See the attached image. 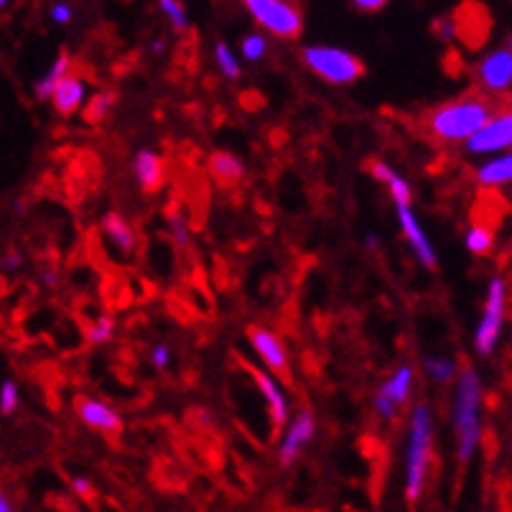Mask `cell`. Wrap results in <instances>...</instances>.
Returning a JSON list of instances; mask_svg holds the SVG:
<instances>
[{"mask_svg": "<svg viewBox=\"0 0 512 512\" xmlns=\"http://www.w3.org/2000/svg\"><path fill=\"white\" fill-rule=\"evenodd\" d=\"M497 115H500V102L490 100L482 92H467L459 100L434 107L423 118V133L439 143L467 141L469 136H474L484 123H490Z\"/></svg>", "mask_w": 512, "mask_h": 512, "instance_id": "1", "label": "cell"}, {"mask_svg": "<svg viewBox=\"0 0 512 512\" xmlns=\"http://www.w3.org/2000/svg\"><path fill=\"white\" fill-rule=\"evenodd\" d=\"M479 377L469 365H464L456 390V439H459V462H469L479 444Z\"/></svg>", "mask_w": 512, "mask_h": 512, "instance_id": "2", "label": "cell"}, {"mask_svg": "<svg viewBox=\"0 0 512 512\" xmlns=\"http://www.w3.org/2000/svg\"><path fill=\"white\" fill-rule=\"evenodd\" d=\"M428 462H431V411H428L426 403H418L416 411H413L411 444H408V474H406L408 502L421 500Z\"/></svg>", "mask_w": 512, "mask_h": 512, "instance_id": "3", "label": "cell"}, {"mask_svg": "<svg viewBox=\"0 0 512 512\" xmlns=\"http://www.w3.org/2000/svg\"><path fill=\"white\" fill-rule=\"evenodd\" d=\"M301 57L316 77L327 79L332 85H349L365 74V64L355 54L334 49V46H306Z\"/></svg>", "mask_w": 512, "mask_h": 512, "instance_id": "4", "label": "cell"}, {"mask_svg": "<svg viewBox=\"0 0 512 512\" xmlns=\"http://www.w3.org/2000/svg\"><path fill=\"white\" fill-rule=\"evenodd\" d=\"M245 8L278 39H296L304 29V16L296 0H245Z\"/></svg>", "mask_w": 512, "mask_h": 512, "instance_id": "5", "label": "cell"}, {"mask_svg": "<svg viewBox=\"0 0 512 512\" xmlns=\"http://www.w3.org/2000/svg\"><path fill=\"white\" fill-rule=\"evenodd\" d=\"M502 319H505V281L495 278L490 283L487 304H484L482 324L477 329V352L479 355H492L497 339H500Z\"/></svg>", "mask_w": 512, "mask_h": 512, "instance_id": "6", "label": "cell"}, {"mask_svg": "<svg viewBox=\"0 0 512 512\" xmlns=\"http://www.w3.org/2000/svg\"><path fill=\"white\" fill-rule=\"evenodd\" d=\"M477 82L482 90L492 92V95H507L512 82V54L510 49H497L477 64Z\"/></svg>", "mask_w": 512, "mask_h": 512, "instance_id": "7", "label": "cell"}, {"mask_svg": "<svg viewBox=\"0 0 512 512\" xmlns=\"http://www.w3.org/2000/svg\"><path fill=\"white\" fill-rule=\"evenodd\" d=\"M248 337H250V342H253L255 352L263 357L265 365L271 367V370L281 377L283 383H291L293 380L291 367H288V355H286V349H283L281 339L263 327H250Z\"/></svg>", "mask_w": 512, "mask_h": 512, "instance_id": "8", "label": "cell"}, {"mask_svg": "<svg viewBox=\"0 0 512 512\" xmlns=\"http://www.w3.org/2000/svg\"><path fill=\"white\" fill-rule=\"evenodd\" d=\"M512 141V118L510 113H500L497 118H492L490 123H484L482 128L467 138V148L472 153H492L507 148Z\"/></svg>", "mask_w": 512, "mask_h": 512, "instance_id": "9", "label": "cell"}, {"mask_svg": "<svg viewBox=\"0 0 512 512\" xmlns=\"http://www.w3.org/2000/svg\"><path fill=\"white\" fill-rule=\"evenodd\" d=\"M74 408H77V416L82 418V421H85L90 428L100 431V434L118 436L120 431H123V421H120L118 413H115L113 408H107L105 403H100V400H92V398H85V395H79L77 403H74Z\"/></svg>", "mask_w": 512, "mask_h": 512, "instance_id": "10", "label": "cell"}, {"mask_svg": "<svg viewBox=\"0 0 512 512\" xmlns=\"http://www.w3.org/2000/svg\"><path fill=\"white\" fill-rule=\"evenodd\" d=\"M311 436H314V413H311L309 408H304V411L296 416V421H293L286 441L281 444V451H278L283 467H291V464L299 459V454L306 449V444L311 441Z\"/></svg>", "mask_w": 512, "mask_h": 512, "instance_id": "11", "label": "cell"}, {"mask_svg": "<svg viewBox=\"0 0 512 512\" xmlns=\"http://www.w3.org/2000/svg\"><path fill=\"white\" fill-rule=\"evenodd\" d=\"M240 365L245 367V370L250 372V377H253L255 383H258L260 393L265 395V400H268V408H271V423H273V431H281L283 423L288 421V406H286V398H283L281 388L276 385V380L273 377H268L265 372H260L258 367L248 365L245 360H240Z\"/></svg>", "mask_w": 512, "mask_h": 512, "instance_id": "12", "label": "cell"}, {"mask_svg": "<svg viewBox=\"0 0 512 512\" xmlns=\"http://www.w3.org/2000/svg\"><path fill=\"white\" fill-rule=\"evenodd\" d=\"M398 217H400V227H403V232H406L408 242L413 245V250H416L418 260H421L426 268H436V253L434 248H431V242L426 240V232L421 230V225H418V220L413 217L411 207H398Z\"/></svg>", "mask_w": 512, "mask_h": 512, "instance_id": "13", "label": "cell"}, {"mask_svg": "<svg viewBox=\"0 0 512 512\" xmlns=\"http://www.w3.org/2000/svg\"><path fill=\"white\" fill-rule=\"evenodd\" d=\"M87 95V87H85V79L77 77V74H67V77L54 87L51 92V100H54V107H57V113L62 115H72L77 113L82 100Z\"/></svg>", "mask_w": 512, "mask_h": 512, "instance_id": "14", "label": "cell"}, {"mask_svg": "<svg viewBox=\"0 0 512 512\" xmlns=\"http://www.w3.org/2000/svg\"><path fill=\"white\" fill-rule=\"evenodd\" d=\"M209 174H212L214 184L222 186V189H232L242 181L245 176V166L237 156L225 151H217L209 156Z\"/></svg>", "mask_w": 512, "mask_h": 512, "instance_id": "15", "label": "cell"}, {"mask_svg": "<svg viewBox=\"0 0 512 512\" xmlns=\"http://www.w3.org/2000/svg\"><path fill=\"white\" fill-rule=\"evenodd\" d=\"M136 176L138 184H141L143 192H158L161 184H164V164H161V158L158 153L153 151H141L136 156Z\"/></svg>", "mask_w": 512, "mask_h": 512, "instance_id": "16", "label": "cell"}, {"mask_svg": "<svg viewBox=\"0 0 512 512\" xmlns=\"http://www.w3.org/2000/svg\"><path fill=\"white\" fill-rule=\"evenodd\" d=\"M102 230H105L107 240L113 242L120 253L123 255L133 253V248H136V232H133V227H130L118 212L105 214V220H102Z\"/></svg>", "mask_w": 512, "mask_h": 512, "instance_id": "17", "label": "cell"}, {"mask_svg": "<svg viewBox=\"0 0 512 512\" xmlns=\"http://www.w3.org/2000/svg\"><path fill=\"white\" fill-rule=\"evenodd\" d=\"M370 171L377 181H383V184L388 186L390 194H393V199H395V207H408V204H411V197H413L411 186L400 179V176L395 174L388 164H383V161H372Z\"/></svg>", "mask_w": 512, "mask_h": 512, "instance_id": "18", "label": "cell"}, {"mask_svg": "<svg viewBox=\"0 0 512 512\" xmlns=\"http://www.w3.org/2000/svg\"><path fill=\"white\" fill-rule=\"evenodd\" d=\"M411 385H413V370L408 365H403V367H398V370L393 372V377H390L388 383L377 390V393H383L385 398L393 400L395 406H400V403H406V400H408Z\"/></svg>", "mask_w": 512, "mask_h": 512, "instance_id": "19", "label": "cell"}, {"mask_svg": "<svg viewBox=\"0 0 512 512\" xmlns=\"http://www.w3.org/2000/svg\"><path fill=\"white\" fill-rule=\"evenodd\" d=\"M69 67H72V62H69V54L67 51H62L57 62H54V67L46 72V77L36 82V97H39V100H49L51 92H54V87H57L59 82H62V79L69 74Z\"/></svg>", "mask_w": 512, "mask_h": 512, "instance_id": "20", "label": "cell"}, {"mask_svg": "<svg viewBox=\"0 0 512 512\" xmlns=\"http://www.w3.org/2000/svg\"><path fill=\"white\" fill-rule=\"evenodd\" d=\"M512 176V158L510 156H502L497 161H490V164H484L482 169L477 171V179L479 184L484 186H500L507 184Z\"/></svg>", "mask_w": 512, "mask_h": 512, "instance_id": "21", "label": "cell"}, {"mask_svg": "<svg viewBox=\"0 0 512 512\" xmlns=\"http://www.w3.org/2000/svg\"><path fill=\"white\" fill-rule=\"evenodd\" d=\"M492 245H495V227L474 222L472 230L467 232V248L474 255H487L492 253Z\"/></svg>", "mask_w": 512, "mask_h": 512, "instance_id": "22", "label": "cell"}, {"mask_svg": "<svg viewBox=\"0 0 512 512\" xmlns=\"http://www.w3.org/2000/svg\"><path fill=\"white\" fill-rule=\"evenodd\" d=\"M113 105H115L113 92H97V95H92V100L87 102V107H85V123H90V125L102 123Z\"/></svg>", "mask_w": 512, "mask_h": 512, "instance_id": "23", "label": "cell"}, {"mask_svg": "<svg viewBox=\"0 0 512 512\" xmlns=\"http://www.w3.org/2000/svg\"><path fill=\"white\" fill-rule=\"evenodd\" d=\"M113 332H115L113 316L102 314V316H97L95 324L87 329V339H90L92 344H102V342H107V339L113 337Z\"/></svg>", "mask_w": 512, "mask_h": 512, "instance_id": "24", "label": "cell"}, {"mask_svg": "<svg viewBox=\"0 0 512 512\" xmlns=\"http://www.w3.org/2000/svg\"><path fill=\"white\" fill-rule=\"evenodd\" d=\"M158 6H161V11L169 16V21L174 23L176 29L179 31L189 29V18H186V8L181 0H158Z\"/></svg>", "mask_w": 512, "mask_h": 512, "instance_id": "25", "label": "cell"}, {"mask_svg": "<svg viewBox=\"0 0 512 512\" xmlns=\"http://www.w3.org/2000/svg\"><path fill=\"white\" fill-rule=\"evenodd\" d=\"M426 370H428V375L434 377V380L446 383V380H451V377H454L456 365H454V360H446V357H428Z\"/></svg>", "mask_w": 512, "mask_h": 512, "instance_id": "26", "label": "cell"}, {"mask_svg": "<svg viewBox=\"0 0 512 512\" xmlns=\"http://www.w3.org/2000/svg\"><path fill=\"white\" fill-rule=\"evenodd\" d=\"M217 64H220V69L225 72V77H240V64H237V57L232 54V49L227 44H217Z\"/></svg>", "mask_w": 512, "mask_h": 512, "instance_id": "27", "label": "cell"}, {"mask_svg": "<svg viewBox=\"0 0 512 512\" xmlns=\"http://www.w3.org/2000/svg\"><path fill=\"white\" fill-rule=\"evenodd\" d=\"M18 385L13 380H6V383L0 385V413L3 416H11L13 411L18 408Z\"/></svg>", "mask_w": 512, "mask_h": 512, "instance_id": "28", "label": "cell"}, {"mask_svg": "<svg viewBox=\"0 0 512 512\" xmlns=\"http://www.w3.org/2000/svg\"><path fill=\"white\" fill-rule=\"evenodd\" d=\"M265 49H268V44H265V39L260 34L245 36V39H242V46H240L242 57L250 59V62H255V59H263Z\"/></svg>", "mask_w": 512, "mask_h": 512, "instance_id": "29", "label": "cell"}, {"mask_svg": "<svg viewBox=\"0 0 512 512\" xmlns=\"http://www.w3.org/2000/svg\"><path fill=\"white\" fill-rule=\"evenodd\" d=\"M375 408H377V413H380V416H383V418H395V416H398V406H395L393 400L385 398L383 393L375 395Z\"/></svg>", "mask_w": 512, "mask_h": 512, "instance_id": "30", "label": "cell"}, {"mask_svg": "<svg viewBox=\"0 0 512 512\" xmlns=\"http://www.w3.org/2000/svg\"><path fill=\"white\" fill-rule=\"evenodd\" d=\"M434 31H436V36L444 41L456 39V29H454V21H451V18H439V21H434Z\"/></svg>", "mask_w": 512, "mask_h": 512, "instance_id": "31", "label": "cell"}, {"mask_svg": "<svg viewBox=\"0 0 512 512\" xmlns=\"http://www.w3.org/2000/svg\"><path fill=\"white\" fill-rule=\"evenodd\" d=\"M72 487H74V492H77V495L82 497V500H92V497H95V487H92L90 479L74 477L72 479Z\"/></svg>", "mask_w": 512, "mask_h": 512, "instance_id": "32", "label": "cell"}, {"mask_svg": "<svg viewBox=\"0 0 512 512\" xmlns=\"http://www.w3.org/2000/svg\"><path fill=\"white\" fill-rule=\"evenodd\" d=\"M72 6H67V3H57V6L51 8V21H57V23H69L72 21Z\"/></svg>", "mask_w": 512, "mask_h": 512, "instance_id": "33", "label": "cell"}, {"mask_svg": "<svg viewBox=\"0 0 512 512\" xmlns=\"http://www.w3.org/2000/svg\"><path fill=\"white\" fill-rule=\"evenodd\" d=\"M352 6L360 8V11L365 13H375L380 11V8L388 6V0H352Z\"/></svg>", "mask_w": 512, "mask_h": 512, "instance_id": "34", "label": "cell"}, {"mask_svg": "<svg viewBox=\"0 0 512 512\" xmlns=\"http://www.w3.org/2000/svg\"><path fill=\"white\" fill-rule=\"evenodd\" d=\"M153 365H156L158 370H164V367L169 365V347H166V344H158V347L153 349Z\"/></svg>", "mask_w": 512, "mask_h": 512, "instance_id": "35", "label": "cell"}, {"mask_svg": "<svg viewBox=\"0 0 512 512\" xmlns=\"http://www.w3.org/2000/svg\"><path fill=\"white\" fill-rule=\"evenodd\" d=\"M169 222H171V230H174V237H176V242H181V245H184L186 242V227H184V222H181V217H169Z\"/></svg>", "mask_w": 512, "mask_h": 512, "instance_id": "36", "label": "cell"}, {"mask_svg": "<svg viewBox=\"0 0 512 512\" xmlns=\"http://www.w3.org/2000/svg\"><path fill=\"white\" fill-rule=\"evenodd\" d=\"M0 512H16V507H13L11 497H8L3 490H0Z\"/></svg>", "mask_w": 512, "mask_h": 512, "instance_id": "37", "label": "cell"}, {"mask_svg": "<svg viewBox=\"0 0 512 512\" xmlns=\"http://www.w3.org/2000/svg\"><path fill=\"white\" fill-rule=\"evenodd\" d=\"M11 265H18V255H6V268H11Z\"/></svg>", "mask_w": 512, "mask_h": 512, "instance_id": "38", "label": "cell"}, {"mask_svg": "<svg viewBox=\"0 0 512 512\" xmlns=\"http://www.w3.org/2000/svg\"><path fill=\"white\" fill-rule=\"evenodd\" d=\"M8 6V0H0V8H6Z\"/></svg>", "mask_w": 512, "mask_h": 512, "instance_id": "39", "label": "cell"}]
</instances>
